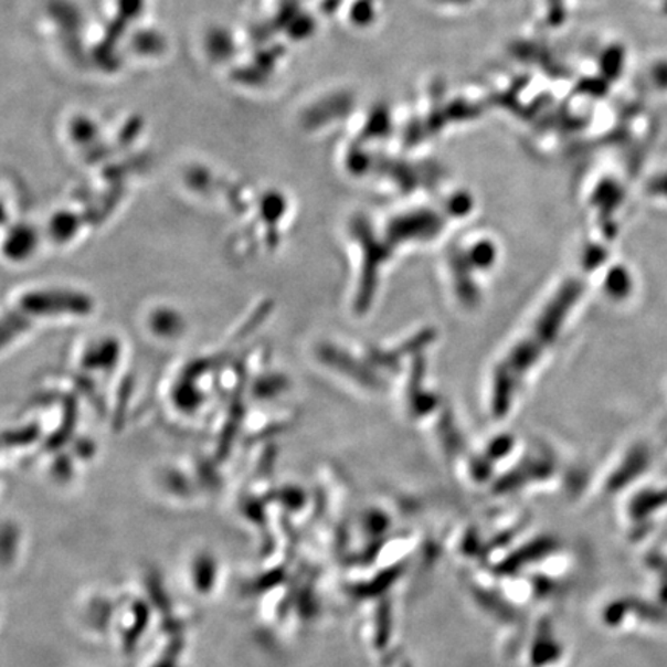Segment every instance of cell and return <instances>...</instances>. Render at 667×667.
Here are the masks:
<instances>
[{
	"instance_id": "obj_2",
	"label": "cell",
	"mask_w": 667,
	"mask_h": 667,
	"mask_svg": "<svg viewBox=\"0 0 667 667\" xmlns=\"http://www.w3.org/2000/svg\"><path fill=\"white\" fill-rule=\"evenodd\" d=\"M657 73H660L661 77L660 80V84L661 85H667V62H665V64H661L660 67L657 68Z\"/></svg>"
},
{
	"instance_id": "obj_1",
	"label": "cell",
	"mask_w": 667,
	"mask_h": 667,
	"mask_svg": "<svg viewBox=\"0 0 667 667\" xmlns=\"http://www.w3.org/2000/svg\"><path fill=\"white\" fill-rule=\"evenodd\" d=\"M654 192L665 197V200H667V172L663 173L661 177H658L657 180L654 181Z\"/></svg>"
}]
</instances>
